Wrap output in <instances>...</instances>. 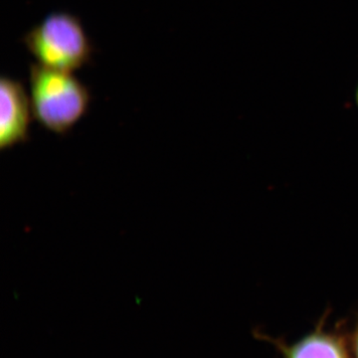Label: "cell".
Listing matches in <instances>:
<instances>
[{
  "label": "cell",
  "mask_w": 358,
  "mask_h": 358,
  "mask_svg": "<svg viewBox=\"0 0 358 358\" xmlns=\"http://www.w3.org/2000/svg\"><path fill=\"white\" fill-rule=\"evenodd\" d=\"M30 101L33 117L47 131L65 136L81 121L91 105V92L72 73L31 64Z\"/></svg>",
  "instance_id": "6da1fadb"
},
{
  "label": "cell",
  "mask_w": 358,
  "mask_h": 358,
  "mask_svg": "<svg viewBox=\"0 0 358 358\" xmlns=\"http://www.w3.org/2000/svg\"><path fill=\"white\" fill-rule=\"evenodd\" d=\"M38 64L73 73L89 64L94 47L81 20L68 13L49 14L23 37Z\"/></svg>",
  "instance_id": "7a4b0ae2"
},
{
  "label": "cell",
  "mask_w": 358,
  "mask_h": 358,
  "mask_svg": "<svg viewBox=\"0 0 358 358\" xmlns=\"http://www.w3.org/2000/svg\"><path fill=\"white\" fill-rule=\"evenodd\" d=\"M324 324L326 317H322L313 331L292 343L258 331L255 336L274 345L280 358H352L345 327L327 329Z\"/></svg>",
  "instance_id": "3957f363"
},
{
  "label": "cell",
  "mask_w": 358,
  "mask_h": 358,
  "mask_svg": "<svg viewBox=\"0 0 358 358\" xmlns=\"http://www.w3.org/2000/svg\"><path fill=\"white\" fill-rule=\"evenodd\" d=\"M30 96L21 82L8 76L0 79V150H10L30 138L32 120Z\"/></svg>",
  "instance_id": "277c9868"
},
{
  "label": "cell",
  "mask_w": 358,
  "mask_h": 358,
  "mask_svg": "<svg viewBox=\"0 0 358 358\" xmlns=\"http://www.w3.org/2000/svg\"><path fill=\"white\" fill-rule=\"evenodd\" d=\"M348 343L352 358H358V317L350 333H348Z\"/></svg>",
  "instance_id": "5b68a950"
},
{
  "label": "cell",
  "mask_w": 358,
  "mask_h": 358,
  "mask_svg": "<svg viewBox=\"0 0 358 358\" xmlns=\"http://www.w3.org/2000/svg\"><path fill=\"white\" fill-rule=\"evenodd\" d=\"M357 102H358V93H357Z\"/></svg>",
  "instance_id": "8992f818"
}]
</instances>
